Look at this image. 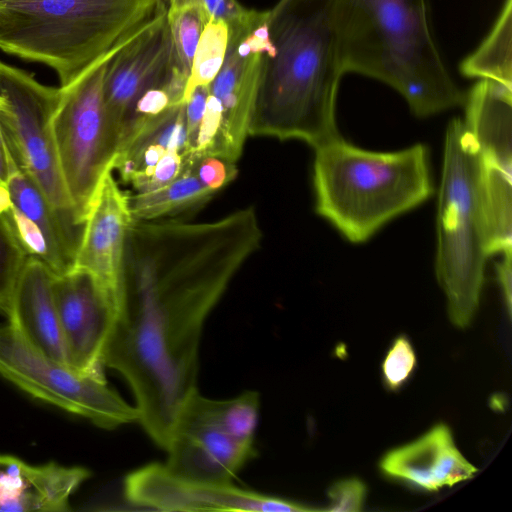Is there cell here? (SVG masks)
Segmentation results:
<instances>
[{
	"label": "cell",
	"mask_w": 512,
	"mask_h": 512,
	"mask_svg": "<svg viewBox=\"0 0 512 512\" xmlns=\"http://www.w3.org/2000/svg\"><path fill=\"white\" fill-rule=\"evenodd\" d=\"M259 394L227 400L189 395L174 421L165 466L191 480L228 483L255 455Z\"/></svg>",
	"instance_id": "obj_7"
},
{
	"label": "cell",
	"mask_w": 512,
	"mask_h": 512,
	"mask_svg": "<svg viewBox=\"0 0 512 512\" xmlns=\"http://www.w3.org/2000/svg\"><path fill=\"white\" fill-rule=\"evenodd\" d=\"M16 167L10 157L4 134L0 125V180L6 183Z\"/></svg>",
	"instance_id": "obj_32"
},
{
	"label": "cell",
	"mask_w": 512,
	"mask_h": 512,
	"mask_svg": "<svg viewBox=\"0 0 512 512\" xmlns=\"http://www.w3.org/2000/svg\"><path fill=\"white\" fill-rule=\"evenodd\" d=\"M512 0L503 8L480 46L460 64L469 78L489 79L512 88Z\"/></svg>",
	"instance_id": "obj_22"
},
{
	"label": "cell",
	"mask_w": 512,
	"mask_h": 512,
	"mask_svg": "<svg viewBox=\"0 0 512 512\" xmlns=\"http://www.w3.org/2000/svg\"><path fill=\"white\" fill-rule=\"evenodd\" d=\"M208 95L209 86H198L185 103V121L189 153L191 144L205 111Z\"/></svg>",
	"instance_id": "obj_30"
},
{
	"label": "cell",
	"mask_w": 512,
	"mask_h": 512,
	"mask_svg": "<svg viewBox=\"0 0 512 512\" xmlns=\"http://www.w3.org/2000/svg\"><path fill=\"white\" fill-rule=\"evenodd\" d=\"M27 260V255L0 214V312L5 315Z\"/></svg>",
	"instance_id": "obj_26"
},
{
	"label": "cell",
	"mask_w": 512,
	"mask_h": 512,
	"mask_svg": "<svg viewBox=\"0 0 512 512\" xmlns=\"http://www.w3.org/2000/svg\"><path fill=\"white\" fill-rule=\"evenodd\" d=\"M52 289L68 366L82 375L104 377L103 356L116 320V295L75 267L54 275Z\"/></svg>",
	"instance_id": "obj_11"
},
{
	"label": "cell",
	"mask_w": 512,
	"mask_h": 512,
	"mask_svg": "<svg viewBox=\"0 0 512 512\" xmlns=\"http://www.w3.org/2000/svg\"><path fill=\"white\" fill-rule=\"evenodd\" d=\"M214 195L198 178L188 155L174 180L154 190L129 195V204L135 220H160L192 211Z\"/></svg>",
	"instance_id": "obj_21"
},
{
	"label": "cell",
	"mask_w": 512,
	"mask_h": 512,
	"mask_svg": "<svg viewBox=\"0 0 512 512\" xmlns=\"http://www.w3.org/2000/svg\"><path fill=\"white\" fill-rule=\"evenodd\" d=\"M480 152L481 196L489 255L512 249V136L476 139Z\"/></svg>",
	"instance_id": "obj_20"
},
{
	"label": "cell",
	"mask_w": 512,
	"mask_h": 512,
	"mask_svg": "<svg viewBox=\"0 0 512 512\" xmlns=\"http://www.w3.org/2000/svg\"><path fill=\"white\" fill-rule=\"evenodd\" d=\"M167 21L172 40V65L189 78L199 38L210 17L197 6H187L167 10Z\"/></svg>",
	"instance_id": "obj_24"
},
{
	"label": "cell",
	"mask_w": 512,
	"mask_h": 512,
	"mask_svg": "<svg viewBox=\"0 0 512 512\" xmlns=\"http://www.w3.org/2000/svg\"><path fill=\"white\" fill-rule=\"evenodd\" d=\"M3 184H5V183H3V182L0 180V187H1Z\"/></svg>",
	"instance_id": "obj_33"
},
{
	"label": "cell",
	"mask_w": 512,
	"mask_h": 512,
	"mask_svg": "<svg viewBox=\"0 0 512 512\" xmlns=\"http://www.w3.org/2000/svg\"><path fill=\"white\" fill-rule=\"evenodd\" d=\"M167 12L163 0H0V49L66 86Z\"/></svg>",
	"instance_id": "obj_4"
},
{
	"label": "cell",
	"mask_w": 512,
	"mask_h": 512,
	"mask_svg": "<svg viewBox=\"0 0 512 512\" xmlns=\"http://www.w3.org/2000/svg\"><path fill=\"white\" fill-rule=\"evenodd\" d=\"M366 495V485L360 479L339 480L328 490L329 506L324 511L359 512L363 508Z\"/></svg>",
	"instance_id": "obj_29"
},
{
	"label": "cell",
	"mask_w": 512,
	"mask_h": 512,
	"mask_svg": "<svg viewBox=\"0 0 512 512\" xmlns=\"http://www.w3.org/2000/svg\"><path fill=\"white\" fill-rule=\"evenodd\" d=\"M133 221L129 195L120 189L111 171L102 180L87 212L73 267L93 275L118 301Z\"/></svg>",
	"instance_id": "obj_15"
},
{
	"label": "cell",
	"mask_w": 512,
	"mask_h": 512,
	"mask_svg": "<svg viewBox=\"0 0 512 512\" xmlns=\"http://www.w3.org/2000/svg\"><path fill=\"white\" fill-rule=\"evenodd\" d=\"M512 251L503 253V258L497 263L496 273L499 285L501 287L504 302L509 317L511 316V298H512V285H511V262H512Z\"/></svg>",
	"instance_id": "obj_31"
},
{
	"label": "cell",
	"mask_w": 512,
	"mask_h": 512,
	"mask_svg": "<svg viewBox=\"0 0 512 512\" xmlns=\"http://www.w3.org/2000/svg\"><path fill=\"white\" fill-rule=\"evenodd\" d=\"M316 212L347 240L361 243L433 193L428 149L372 152L339 137L315 148Z\"/></svg>",
	"instance_id": "obj_5"
},
{
	"label": "cell",
	"mask_w": 512,
	"mask_h": 512,
	"mask_svg": "<svg viewBox=\"0 0 512 512\" xmlns=\"http://www.w3.org/2000/svg\"><path fill=\"white\" fill-rule=\"evenodd\" d=\"M381 471L425 491H438L471 479L478 469L455 445L450 428L435 425L418 439L387 452Z\"/></svg>",
	"instance_id": "obj_16"
},
{
	"label": "cell",
	"mask_w": 512,
	"mask_h": 512,
	"mask_svg": "<svg viewBox=\"0 0 512 512\" xmlns=\"http://www.w3.org/2000/svg\"><path fill=\"white\" fill-rule=\"evenodd\" d=\"M0 376L27 394L103 429L138 421V410L104 377L82 375L31 346L10 325L0 326Z\"/></svg>",
	"instance_id": "obj_10"
},
{
	"label": "cell",
	"mask_w": 512,
	"mask_h": 512,
	"mask_svg": "<svg viewBox=\"0 0 512 512\" xmlns=\"http://www.w3.org/2000/svg\"><path fill=\"white\" fill-rule=\"evenodd\" d=\"M262 239L252 206L212 221L131 224L103 364L125 378L138 421L163 449L179 410L197 390L204 323Z\"/></svg>",
	"instance_id": "obj_1"
},
{
	"label": "cell",
	"mask_w": 512,
	"mask_h": 512,
	"mask_svg": "<svg viewBox=\"0 0 512 512\" xmlns=\"http://www.w3.org/2000/svg\"><path fill=\"white\" fill-rule=\"evenodd\" d=\"M53 277L45 265L28 259L14 287L6 316L31 346L68 366L53 296Z\"/></svg>",
	"instance_id": "obj_18"
},
{
	"label": "cell",
	"mask_w": 512,
	"mask_h": 512,
	"mask_svg": "<svg viewBox=\"0 0 512 512\" xmlns=\"http://www.w3.org/2000/svg\"><path fill=\"white\" fill-rule=\"evenodd\" d=\"M171 70L172 40L167 12L108 59L103 100L116 152L122 128L137 100L150 88L164 87Z\"/></svg>",
	"instance_id": "obj_14"
},
{
	"label": "cell",
	"mask_w": 512,
	"mask_h": 512,
	"mask_svg": "<svg viewBox=\"0 0 512 512\" xmlns=\"http://www.w3.org/2000/svg\"><path fill=\"white\" fill-rule=\"evenodd\" d=\"M265 56L264 53L248 55L244 67L238 62L226 60L209 85V93L218 99L222 109L217 157L236 163L242 154L249 135Z\"/></svg>",
	"instance_id": "obj_19"
},
{
	"label": "cell",
	"mask_w": 512,
	"mask_h": 512,
	"mask_svg": "<svg viewBox=\"0 0 512 512\" xmlns=\"http://www.w3.org/2000/svg\"><path fill=\"white\" fill-rule=\"evenodd\" d=\"M200 181L215 194L237 176L236 163L217 156L189 154Z\"/></svg>",
	"instance_id": "obj_28"
},
{
	"label": "cell",
	"mask_w": 512,
	"mask_h": 512,
	"mask_svg": "<svg viewBox=\"0 0 512 512\" xmlns=\"http://www.w3.org/2000/svg\"><path fill=\"white\" fill-rule=\"evenodd\" d=\"M89 477L84 467L34 466L0 454V511H68L70 495Z\"/></svg>",
	"instance_id": "obj_17"
},
{
	"label": "cell",
	"mask_w": 512,
	"mask_h": 512,
	"mask_svg": "<svg viewBox=\"0 0 512 512\" xmlns=\"http://www.w3.org/2000/svg\"><path fill=\"white\" fill-rule=\"evenodd\" d=\"M417 358L410 340L405 335L396 337L382 362V378L391 391L399 390L411 377Z\"/></svg>",
	"instance_id": "obj_27"
},
{
	"label": "cell",
	"mask_w": 512,
	"mask_h": 512,
	"mask_svg": "<svg viewBox=\"0 0 512 512\" xmlns=\"http://www.w3.org/2000/svg\"><path fill=\"white\" fill-rule=\"evenodd\" d=\"M167 10L187 6L203 9L210 19H221L226 22L228 31L252 27L268 20L270 10L258 11L246 9L237 0H163Z\"/></svg>",
	"instance_id": "obj_25"
},
{
	"label": "cell",
	"mask_w": 512,
	"mask_h": 512,
	"mask_svg": "<svg viewBox=\"0 0 512 512\" xmlns=\"http://www.w3.org/2000/svg\"><path fill=\"white\" fill-rule=\"evenodd\" d=\"M0 214L28 259L60 275L73 268L83 226L60 213L24 172L0 187Z\"/></svg>",
	"instance_id": "obj_13"
},
{
	"label": "cell",
	"mask_w": 512,
	"mask_h": 512,
	"mask_svg": "<svg viewBox=\"0 0 512 512\" xmlns=\"http://www.w3.org/2000/svg\"><path fill=\"white\" fill-rule=\"evenodd\" d=\"M113 54L60 86V99L51 119L62 178L82 225L102 180L113 171L116 155L103 100L105 68Z\"/></svg>",
	"instance_id": "obj_8"
},
{
	"label": "cell",
	"mask_w": 512,
	"mask_h": 512,
	"mask_svg": "<svg viewBox=\"0 0 512 512\" xmlns=\"http://www.w3.org/2000/svg\"><path fill=\"white\" fill-rule=\"evenodd\" d=\"M60 87L0 61V125L16 169L40 188L52 206L80 224L74 214L58 163L51 119Z\"/></svg>",
	"instance_id": "obj_9"
},
{
	"label": "cell",
	"mask_w": 512,
	"mask_h": 512,
	"mask_svg": "<svg viewBox=\"0 0 512 512\" xmlns=\"http://www.w3.org/2000/svg\"><path fill=\"white\" fill-rule=\"evenodd\" d=\"M480 152L460 118L448 125L437 211L436 277L450 321L468 327L480 303L487 251Z\"/></svg>",
	"instance_id": "obj_6"
},
{
	"label": "cell",
	"mask_w": 512,
	"mask_h": 512,
	"mask_svg": "<svg viewBox=\"0 0 512 512\" xmlns=\"http://www.w3.org/2000/svg\"><path fill=\"white\" fill-rule=\"evenodd\" d=\"M334 24L344 74L389 85L418 117L463 104L437 46L428 0H335Z\"/></svg>",
	"instance_id": "obj_3"
},
{
	"label": "cell",
	"mask_w": 512,
	"mask_h": 512,
	"mask_svg": "<svg viewBox=\"0 0 512 512\" xmlns=\"http://www.w3.org/2000/svg\"><path fill=\"white\" fill-rule=\"evenodd\" d=\"M229 41L228 26L221 19H210L199 38L183 103L198 86H209L224 62Z\"/></svg>",
	"instance_id": "obj_23"
},
{
	"label": "cell",
	"mask_w": 512,
	"mask_h": 512,
	"mask_svg": "<svg viewBox=\"0 0 512 512\" xmlns=\"http://www.w3.org/2000/svg\"><path fill=\"white\" fill-rule=\"evenodd\" d=\"M128 502L163 511L307 512L318 509L292 500L246 490L228 483L191 480L172 473L165 464L146 465L124 481Z\"/></svg>",
	"instance_id": "obj_12"
},
{
	"label": "cell",
	"mask_w": 512,
	"mask_h": 512,
	"mask_svg": "<svg viewBox=\"0 0 512 512\" xmlns=\"http://www.w3.org/2000/svg\"><path fill=\"white\" fill-rule=\"evenodd\" d=\"M335 0H279L270 10L275 47L265 56L249 135L298 139L314 149L337 137L341 76Z\"/></svg>",
	"instance_id": "obj_2"
}]
</instances>
